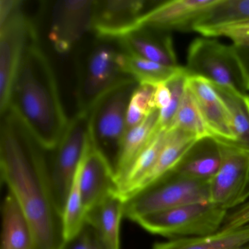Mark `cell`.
Segmentation results:
<instances>
[{
	"instance_id": "6da1fadb",
	"label": "cell",
	"mask_w": 249,
	"mask_h": 249,
	"mask_svg": "<svg viewBox=\"0 0 249 249\" xmlns=\"http://www.w3.org/2000/svg\"><path fill=\"white\" fill-rule=\"evenodd\" d=\"M0 170L2 181L21 207L37 249H61L62 216L53 199L47 151L11 110L1 115Z\"/></svg>"
},
{
	"instance_id": "7a4b0ae2",
	"label": "cell",
	"mask_w": 249,
	"mask_h": 249,
	"mask_svg": "<svg viewBox=\"0 0 249 249\" xmlns=\"http://www.w3.org/2000/svg\"><path fill=\"white\" fill-rule=\"evenodd\" d=\"M8 110L46 151L56 148L68 127L70 121L62 106L56 75L40 47L37 33L27 43Z\"/></svg>"
},
{
	"instance_id": "3957f363",
	"label": "cell",
	"mask_w": 249,
	"mask_h": 249,
	"mask_svg": "<svg viewBox=\"0 0 249 249\" xmlns=\"http://www.w3.org/2000/svg\"><path fill=\"white\" fill-rule=\"evenodd\" d=\"M135 81L125 67V52L119 40L100 38L87 46L77 60L78 112L89 113L107 93Z\"/></svg>"
},
{
	"instance_id": "277c9868",
	"label": "cell",
	"mask_w": 249,
	"mask_h": 249,
	"mask_svg": "<svg viewBox=\"0 0 249 249\" xmlns=\"http://www.w3.org/2000/svg\"><path fill=\"white\" fill-rule=\"evenodd\" d=\"M22 1H0V110L9 108L11 90L27 43L37 33L23 11Z\"/></svg>"
},
{
	"instance_id": "5b68a950",
	"label": "cell",
	"mask_w": 249,
	"mask_h": 249,
	"mask_svg": "<svg viewBox=\"0 0 249 249\" xmlns=\"http://www.w3.org/2000/svg\"><path fill=\"white\" fill-rule=\"evenodd\" d=\"M210 202V181L168 173L125 201L124 216L132 221L183 205Z\"/></svg>"
},
{
	"instance_id": "8992f818",
	"label": "cell",
	"mask_w": 249,
	"mask_h": 249,
	"mask_svg": "<svg viewBox=\"0 0 249 249\" xmlns=\"http://www.w3.org/2000/svg\"><path fill=\"white\" fill-rule=\"evenodd\" d=\"M138 85L136 81H131L116 87L103 96L89 113L90 140L113 170L127 132L126 110Z\"/></svg>"
},
{
	"instance_id": "52a82bcc",
	"label": "cell",
	"mask_w": 249,
	"mask_h": 249,
	"mask_svg": "<svg viewBox=\"0 0 249 249\" xmlns=\"http://www.w3.org/2000/svg\"><path fill=\"white\" fill-rule=\"evenodd\" d=\"M227 210L212 202L194 203L139 217L135 222L165 237H205L219 231Z\"/></svg>"
},
{
	"instance_id": "ba28073f",
	"label": "cell",
	"mask_w": 249,
	"mask_h": 249,
	"mask_svg": "<svg viewBox=\"0 0 249 249\" xmlns=\"http://www.w3.org/2000/svg\"><path fill=\"white\" fill-rule=\"evenodd\" d=\"M189 75L202 77L212 84L228 87L242 94L249 90L247 80L234 46L198 37L188 49L185 67Z\"/></svg>"
},
{
	"instance_id": "9c48e42d",
	"label": "cell",
	"mask_w": 249,
	"mask_h": 249,
	"mask_svg": "<svg viewBox=\"0 0 249 249\" xmlns=\"http://www.w3.org/2000/svg\"><path fill=\"white\" fill-rule=\"evenodd\" d=\"M89 113L78 112L56 148L48 158L49 180L55 203L62 214L89 138Z\"/></svg>"
},
{
	"instance_id": "30bf717a",
	"label": "cell",
	"mask_w": 249,
	"mask_h": 249,
	"mask_svg": "<svg viewBox=\"0 0 249 249\" xmlns=\"http://www.w3.org/2000/svg\"><path fill=\"white\" fill-rule=\"evenodd\" d=\"M218 142L221 164L210 181V202L227 211L235 209L249 196V154L230 144Z\"/></svg>"
},
{
	"instance_id": "8fae6325",
	"label": "cell",
	"mask_w": 249,
	"mask_h": 249,
	"mask_svg": "<svg viewBox=\"0 0 249 249\" xmlns=\"http://www.w3.org/2000/svg\"><path fill=\"white\" fill-rule=\"evenodd\" d=\"M94 1H57L52 4L49 18V40L59 53L73 50L92 30Z\"/></svg>"
},
{
	"instance_id": "7c38bea8",
	"label": "cell",
	"mask_w": 249,
	"mask_h": 249,
	"mask_svg": "<svg viewBox=\"0 0 249 249\" xmlns=\"http://www.w3.org/2000/svg\"><path fill=\"white\" fill-rule=\"evenodd\" d=\"M148 3L145 0L94 1L92 31L96 37L119 40L139 29Z\"/></svg>"
},
{
	"instance_id": "4fadbf2b",
	"label": "cell",
	"mask_w": 249,
	"mask_h": 249,
	"mask_svg": "<svg viewBox=\"0 0 249 249\" xmlns=\"http://www.w3.org/2000/svg\"><path fill=\"white\" fill-rule=\"evenodd\" d=\"M78 173L87 214L107 196L118 194L114 170L107 159L94 146L90 138Z\"/></svg>"
},
{
	"instance_id": "5bb4252c",
	"label": "cell",
	"mask_w": 249,
	"mask_h": 249,
	"mask_svg": "<svg viewBox=\"0 0 249 249\" xmlns=\"http://www.w3.org/2000/svg\"><path fill=\"white\" fill-rule=\"evenodd\" d=\"M186 85L196 100L211 137L218 142L232 144L235 138L230 113L212 84L202 77L189 75Z\"/></svg>"
},
{
	"instance_id": "9a60e30c",
	"label": "cell",
	"mask_w": 249,
	"mask_h": 249,
	"mask_svg": "<svg viewBox=\"0 0 249 249\" xmlns=\"http://www.w3.org/2000/svg\"><path fill=\"white\" fill-rule=\"evenodd\" d=\"M215 2V0H172L161 2L141 17L139 28L192 31L194 22Z\"/></svg>"
},
{
	"instance_id": "2e32d148",
	"label": "cell",
	"mask_w": 249,
	"mask_h": 249,
	"mask_svg": "<svg viewBox=\"0 0 249 249\" xmlns=\"http://www.w3.org/2000/svg\"><path fill=\"white\" fill-rule=\"evenodd\" d=\"M118 40L128 54L167 66H179L170 32L141 27Z\"/></svg>"
},
{
	"instance_id": "e0dca14e",
	"label": "cell",
	"mask_w": 249,
	"mask_h": 249,
	"mask_svg": "<svg viewBox=\"0 0 249 249\" xmlns=\"http://www.w3.org/2000/svg\"><path fill=\"white\" fill-rule=\"evenodd\" d=\"M219 143L212 137L197 140L170 172L202 181H211L219 169Z\"/></svg>"
},
{
	"instance_id": "ac0fdd59",
	"label": "cell",
	"mask_w": 249,
	"mask_h": 249,
	"mask_svg": "<svg viewBox=\"0 0 249 249\" xmlns=\"http://www.w3.org/2000/svg\"><path fill=\"white\" fill-rule=\"evenodd\" d=\"M124 208L125 201L113 194L87 213L86 222L94 229L106 249H121V223Z\"/></svg>"
},
{
	"instance_id": "d6986e66",
	"label": "cell",
	"mask_w": 249,
	"mask_h": 249,
	"mask_svg": "<svg viewBox=\"0 0 249 249\" xmlns=\"http://www.w3.org/2000/svg\"><path fill=\"white\" fill-rule=\"evenodd\" d=\"M0 249H37L31 224L16 198L9 192L2 205Z\"/></svg>"
},
{
	"instance_id": "ffe728a7",
	"label": "cell",
	"mask_w": 249,
	"mask_h": 249,
	"mask_svg": "<svg viewBox=\"0 0 249 249\" xmlns=\"http://www.w3.org/2000/svg\"><path fill=\"white\" fill-rule=\"evenodd\" d=\"M249 19V0H215L194 22L192 31L211 37L215 30Z\"/></svg>"
},
{
	"instance_id": "44dd1931",
	"label": "cell",
	"mask_w": 249,
	"mask_h": 249,
	"mask_svg": "<svg viewBox=\"0 0 249 249\" xmlns=\"http://www.w3.org/2000/svg\"><path fill=\"white\" fill-rule=\"evenodd\" d=\"M159 119L160 110L155 109L141 124L126 132L114 170L117 184L140 153L148 145L160 129Z\"/></svg>"
},
{
	"instance_id": "7402d4cb",
	"label": "cell",
	"mask_w": 249,
	"mask_h": 249,
	"mask_svg": "<svg viewBox=\"0 0 249 249\" xmlns=\"http://www.w3.org/2000/svg\"><path fill=\"white\" fill-rule=\"evenodd\" d=\"M167 131V139L164 148L161 150L155 165L141 183L138 192L171 171L189 148L197 141L193 135L180 129H174Z\"/></svg>"
},
{
	"instance_id": "603a6c76",
	"label": "cell",
	"mask_w": 249,
	"mask_h": 249,
	"mask_svg": "<svg viewBox=\"0 0 249 249\" xmlns=\"http://www.w3.org/2000/svg\"><path fill=\"white\" fill-rule=\"evenodd\" d=\"M212 85L222 99L231 118L235 140L230 145L249 154V95L228 87Z\"/></svg>"
},
{
	"instance_id": "cb8c5ba5",
	"label": "cell",
	"mask_w": 249,
	"mask_h": 249,
	"mask_svg": "<svg viewBox=\"0 0 249 249\" xmlns=\"http://www.w3.org/2000/svg\"><path fill=\"white\" fill-rule=\"evenodd\" d=\"M249 244V230L218 231L205 237H184L156 244L153 249H238Z\"/></svg>"
},
{
	"instance_id": "d4e9b609",
	"label": "cell",
	"mask_w": 249,
	"mask_h": 249,
	"mask_svg": "<svg viewBox=\"0 0 249 249\" xmlns=\"http://www.w3.org/2000/svg\"><path fill=\"white\" fill-rule=\"evenodd\" d=\"M126 72L138 83L157 86L167 83L183 67H171L157 63L125 53Z\"/></svg>"
},
{
	"instance_id": "484cf974",
	"label": "cell",
	"mask_w": 249,
	"mask_h": 249,
	"mask_svg": "<svg viewBox=\"0 0 249 249\" xmlns=\"http://www.w3.org/2000/svg\"><path fill=\"white\" fill-rule=\"evenodd\" d=\"M174 129L188 132L197 140L211 137L196 100L187 85L168 130Z\"/></svg>"
},
{
	"instance_id": "4316f807",
	"label": "cell",
	"mask_w": 249,
	"mask_h": 249,
	"mask_svg": "<svg viewBox=\"0 0 249 249\" xmlns=\"http://www.w3.org/2000/svg\"><path fill=\"white\" fill-rule=\"evenodd\" d=\"M86 221L87 211L83 202L79 177L77 171L62 212V227L65 242L71 240L78 234L85 225Z\"/></svg>"
},
{
	"instance_id": "83f0119b",
	"label": "cell",
	"mask_w": 249,
	"mask_h": 249,
	"mask_svg": "<svg viewBox=\"0 0 249 249\" xmlns=\"http://www.w3.org/2000/svg\"><path fill=\"white\" fill-rule=\"evenodd\" d=\"M188 76L189 74L186 72L185 67H183L180 72L166 83L171 91L172 98L168 107L160 110L159 126L161 129L168 130L170 128L184 94Z\"/></svg>"
},
{
	"instance_id": "f1b7e54d",
	"label": "cell",
	"mask_w": 249,
	"mask_h": 249,
	"mask_svg": "<svg viewBox=\"0 0 249 249\" xmlns=\"http://www.w3.org/2000/svg\"><path fill=\"white\" fill-rule=\"evenodd\" d=\"M61 249H106L94 229L86 222L73 238L65 242Z\"/></svg>"
},
{
	"instance_id": "f546056e",
	"label": "cell",
	"mask_w": 249,
	"mask_h": 249,
	"mask_svg": "<svg viewBox=\"0 0 249 249\" xmlns=\"http://www.w3.org/2000/svg\"><path fill=\"white\" fill-rule=\"evenodd\" d=\"M211 37H225L231 40L234 46L249 49V19L215 30Z\"/></svg>"
},
{
	"instance_id": "4dcf8cb0",
	"label": "cell",
	"mask_w": 249,
	"mask_h": 249,
	"mask_svg": "<svg viewBox=\"0 0 249 249\" xmlns=\"http://www.w3.org/2000/svg\"><path fill=\"white\" fill-rule=\"evenodd\" d=\"M157 86L149 84H139L130 99V102L139 107L145 116L155 110L154 96Z\"/></svg>"
},
{
	"instance_id": "1f68e13d",
	"label": "cell",
	"mask_w": 249,
	"mask_h": 249,
	"mask_svg": "<svg viewBox=\"0 0 249 249\" xmlns=\"http://www.w3.org/2000/svg\"><path fill=\"white\" fill-rule=\"evenodd\" d=\"M249 230V201L227 213L219 231Z\"/></svg>"
},
{
	"instance_id": "d6a6232c",
	"label": "cell",
	"mask_w": 249,
	"mask_h": 249,
	"mask_svg": "<svg viewBox=\"0 0 249 249\" xmlns=\"http://www.w3.org/2000/svg\"><path fill=\"white\" fill-rule=\"evenodd\" d=\"M171 98V91L166 83L157 85L154 96L156 108L160 110L167 108L170 104Z\"/></svg>"
},
{
	"instance_id": "836d02e7",
	"label": "cell",
	"mask_w": 249,
	"mask_h": 249,
	"mask_svg": "<svg viewBox=\"0 0 249 249\" xmlns=\"http://www.w3.org/2000/svg\"><path fill=\"white\" fill-rule=\"evenodd\" d=\"M146 116L139 107H137L134 103L129 101L126 114V125L127 131L141 124Z\"/></svg>"
},
{
	"instance_id": "e575fe53",
	"label": "cell",
	"mask_w": 249,
	"mask_h": 249,
	"mask_svg": "<svg viewBox=\"0 0 249 249\" xmlns=\"http://www.w3.org/2000/svg\"><path fill=\"white\" fill-rule=\"evenodd\" d=\"M233 46H234V50H235L236 53H237L239 60L241 64L242 68H243L245 76L247 80L249 90V48L234 46V45Z\"/></svg>"
}]
</instances>
